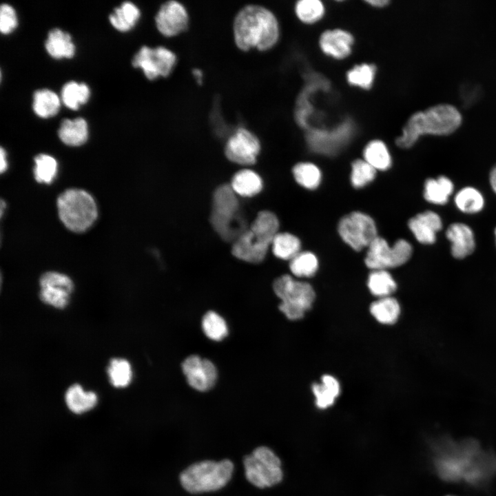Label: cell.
I'll return each instance as SVG.
<instances>
[{
    "mask_svg": "<svg viewBox=\"0 0 496 496\" xmlns=\"http://www.w3.org/2000/svg\"><path fill=\"white\" fill-rule=\"evenodd\" d=\"M435 461L440 477L446 480L477 482L496 470V459L483 453L474 441L443 445Z\"/></svg>",
    "mask_w": 496,
    "mask_h": 496,
    "instance_id": "1",
    "label": "cell"
},
{
    "mask_svg": "<svg viewBox=\"0 0 496 496\" xmlns=\"http://www.w3.org/2000/svg\"><path fill=\"white\" fill-rule=\"evenodd\" d=\"M234 37L238 48L247 51L271 48L279 38V25L275 15L268 9L249 5L241 9L234 21Z\"/></svg>",
    "mask_w": 496,
    "mask_h": 496,
    "instance_id": "2",
    "label": "cell"
},
{
    "mask_svg": "<svg viewBox=\"0 0 496 496\" xmlns=\"http://www.w3.org/2000/svg\"><path fill=\"white\" fill-rule=\"evenodd\" d=\"M462 122L460 112L453 105L437 104L413 114L395 140L401 148L411 147L423 135L446 136L456 131Z\"/></svg>",
    "mask_w": 496,
    "mask_h": 496,
    "instance_id": "3",
    "label": "cell"
},
{
    "mask_svg": "<svg viewBox=\"0 0 496 496\" xmlns=\"http://www.w3.org/2000/svg\"><path fill=\"white\" fill-rule=\"evenodd\" d=\"M278 219L273 213L269 211L259 212L249 228L236 240L232 246V254L247 262H262L278 233Z\"/></svg>",
    "mask_w": 496,
    "mask_h": 496,
    "instance_id": "4",
    "label": "cell"
},
{
    "mask_svg": "<svg viewBox=\"0 0 496 496\" xmlns=\"http://www.w3.org/2000/svg\"><path fill=\"white\" fill-rule=\"evenodd\" d=\"M234 470L233 462L203 460L192 464L180 474L182 487L192 494L216 491L230 481Z\"/></svg>",
    "mask_w": 496,
    "mask_h": 496,
    "instance_id": "5",
    "label": "cell"
},
{
    "mask_svg": "<svg viewBox=\"0 0 496 496\" xmlns=\"http://www.w3.org/2000/svg\"><path fill=\"white\" fill-rule=\"evenodd\" d=\"M56 207L62 223L76 233L87 230L98 216L95 200L81 189L70 188L63 191L57 198Z\"/></svg>",
    "mask_w": 496,
    "mask_h": 496,
    "instance_id": "6",
    "label": "cell"
},
{
    "mask_svg": "<svg viewBox=\"0 0 496 496\" xmlns=\"http://www.w3.org/2000/svg\"><path fill=\"white\" fill-rule=\"evenodd\" d=\"M245 475L247 481L258 488L272 487L283 479L282 463L270 448L261 446L243 459Z\"/></svg>",
    "mask_w": 496,
    "mask_h": 496,
    "instance_id": "7",
    "label": "cell"
},
{
    "mask_svg": "<svg viewBox=\"0 0 496 496\" xmlns=\"http://www.w3.org/2000/svg\"><path fill=\"white\" fill-rule=\"evenodd\" d=\"M231 185H222L213 195L210 222L214 230L225 240H231L237 236V231L242 229L237 223L238 200Z\"/></svg>",
    "mask_w": 496,
    "mask_h": 496,
    "instance_id": "8",
    "label": "cell"
},
{
    "mask_svg": "<svg viewBox=\"0 0 496 496\" xmlns=\"http://www.w3.org/2000/svg\"><path fill=\"white\" fill-rule=\"evenodd\" d=\"M364 258L366 265L372 270L397 267L411 258L413 249L409 242L397 240L392 247L383 238L377 236L367 247Z\"/></svg>",
    "mask_w": 496,
    "mask_h": 496,
    "instance_id": "9",
    "label": "cell"
},
{
    "mask_svg": "<svg viewBox=\"0 0 496 496\" xmlns=\"http://www.w3.org/2000/svg\"><path fill=\"white\" fill-rule=\"evenodd\" d=\"M338 231L343 241L355 251L368 247L378 236L373 219L360 211L343 216L338 223Z\"/></svg>",
    "mask_w": 496,
    "mask_h": 496,
    "instance_id": "10",
    "label": "cell"
},
{
    "mask_svg": "<svg viewBox=\"0 0 496 496\" xmlns=\"http://www.w3.org/2000/svg\"><path fill=\"white\" fill-rule=\"evenodd\" d=\"M176 61L175 54L169 49L158 46L141 47L132 60L134 68H141L149 80L166 77L172 71Z\"/></svg>",
    "mask_w": 496,
    "mask_h": 496,
    "instance_id": "11",
    "label": "cell"
},
{
    "mask_svg": "<svg viewBox=\"0 0 496 496\" xmlns=\"http://www.w3.org/2000/svg\"><path fill=\"white\" fill-rule=\"evenodd\" d=\"M273 289L281 302L296 307L305 312L311 309L315 300V291L310 284L297 280L289 275L276 279Z\"/></svg>",
    "mask_w": 496,
    "mask_h": 496,
    "instance_id": "12",
    "label": "cell"
},
{
    "mask_svg": "<svg viewBox=\"0 0 496 496\" xmlns=\"http://www.w3.org/2000/svg\"><path fill=\"white\" fill-rule=\"evenodd\" d=\"M41 287L40 300L49 305L58 309L67 306L72 293L74 285L67 275L56 272L47 271L39 278Z\"/></svg>",
    "mask_w": 496,
    "mask_h": 496,
    "instance_id": "13",
    "label": "cell"
},
{
    "mask_svg": "<svg viewBox=\"0 0 496 496\" xmlns=\"http://www.w3.org/2000/svg\"><path fill=\"white\" fill-rule=\"evenodd\" d=\"M260 149L258 138L248 130L240 127L228 139L225 150L229 161L249 165L256 161Z\"/></svg>",
    "mask_w": 496,
    "mask_h": 496,
    "instance_id": "14",
    "label": "cell"
},
{
    "mask_svg": "<svg viewBox=\"0 0 496 496\" xmlns=\"http://www.w3.org/2000/svg\"><path fill=\"white\" fill-rule=\"evenodd\" d=\"M182 369L190 386L199 391L213 387L217 380V370L212 362L196 355L187 357Z\"/></svg>",
    "mask_w": 496,
    "mask_h": 496,
    "instance_id": "15",
    "label": "cell"
},
{
    "mask_svg": "<svg viewBox=\"0 0 496 496\" xmlns=\"http://www.w3.org/2000/svg\"><path fill=\"white\" fill-rule=\"evenodd\" d=\"M155 21L157 29L163 35L173 37L187 28L188 14L180 3L168 1L159 8Z\"/></svg>",
    "mask_w": 496,
    "mask_h": 496,
    "instance_id": "16",
    "label": "cell"
},
{
    "mask_svg": "<svg viewBox=\"0 0 496 496\" xmlns=\"http://www.w3.org/2000/svg\"><path fill=\"white\" fill-rule=\"evenodd\" d=\"M351 127L344 124L331 130H313L307 136L310 148L318 153L331 155L337 152L350 137Z\"/></svg>",
    "mask_w": 496,
    "mask_h": 496,
    "instance_id": "17",
    "label": "cell"
},
{
    "mask_svg": "<svg viewBox=\"0 0 496 496\" xmlns=\"http://www.w3.org/2000/svg\"><path fill=\"white\" fill-rule=\"evenodd\" d=\"M319 44L325 54L335 59H343L351 52L353 37L342 29L328 30L320 35Z\"/></svg>",
    "mask_w": 496,
    "mask_h": 496,
    "instance_id": "18",
    "label": "cell"
},
{
    "mask_svg": "<svg viewBox=\"0 0 496 496\" xmlns=\"http://www.w3.org/2000/svg\"><path fill=\"white\" fill-rule=\"evenodd\" d=\"M409 227L417 240L422 244H432L436 240V234L442 227L437 214L426 211L411 218Z\"/></svg>",
    "mask_w": 496,
    "mask_h": 496,
    "instance_id": "19",
    "label": "cell"
},
{
    "mask_svg": "<svg viewBox=\"0 0 496 496\" xmlns=\"http://www.w3.org/2000/svg\"><path fill=\"white\" fill-rule=\"evenodd\" d=\"M446 236L451 244V254L456 258H463L471 254L475 245L472 229L468 225L456 223L451 225Z\"/></svg>",
    "mask_w": 496,
    "mask_h": 496,
    "instance_id": "20",
    "label": "cell"
},
{
    "mask_svg": "<svg viewBox=\"0 0 496 496\" xmlns=\"http://www.w3.org/2000/svg\"><path fill=\"white\" fill-rule=\"evenodd\" d=\"M45 48L48 54L55 59H71L76 52L71 35L59 28H53L48 32Z\"/></svg>",
    "mask_w": 496,
    "mask_h": 496,
    "instance_id": "21",
    "label": "cell"
},
{
    "mask_svg": "<svg viewBox=\"0 0 496 496\" xmlns=\"http://www.w3.org/2000/svg\"><path fill=\"white\" fill-rule=\"evenodd\" d=\"M89 130L87 121L81 117L62 120L58 130L60 140L66 145L78 147L88 139Z\"/></svg>",
    "mask_w": 496,
    "mask_h": 496,
    "instance_id": "22",
    "label": "cell"
},
{
    "mask_svg": "<svg viewBox=\"0 0 496 496\" xmlns=\"http://www.w3.org/2000/svg\"><path fill=\"white\" fill-rule=\"evenodd\" d=\"M65 400L71 412L82 414L94 409L98 398L94 392L85 391L81 385L74 384L66 391Z\"/></svg>",
    "mask_w": 496,
    "mask_h": 496,
    "instance_id": "23",
    "label": "cell"
},
{
    "mask_svg": "<svg viewBox=\"0 0 496 496\" xmlns=\"http://www.w3.org/2000/svg\"><path fill=\"white\" fill-rule=\"evenodd\" d=\"M312 391L316 397L317 407L325 409L331 406L339 395L340 384L333 376L324 375L321 378V383L313 384Z\"/></svg>",
    "mask_w": 496,
    "mask_h": 496,
    "instance_id": "24",
    "label": "cell"
},
{
    "mask_svg": "<svg viewBox=\"0 0 496 496\" xmlns=\"http://www.w3.org/2000/svg\"><path fill=\"white\" fill-rule=\"evenodd\" d=\"M140 17L141 12L138 7L130 1H125L114 8L109 16V20L116 30L126 32L136 25Z\"/></svg>",
    "mask_w": 496,
    "mask_h": 496,
    "instance_id": "25",
    "label": "cell"
},
{
    "mask_svg": "<svg viewBox=\"0 0 496 496\" xmlns=\"http://www.w3.org/2000/svg\"><path fill=\"white\" fill-rule=\"evenodd\" d=\"M61 101L59 96L49 89L38 90L33 94L32 109L37 116L48 118L57 114Z\"/></svg>",
    "mask_w": 496,
    "mask_h": 496,
    "instance_id": "26",
    "label": "cell"
},
{
    "mask_svg": "<svg viewBox=\"0 0 496 496\" xmlns=\"http://www.w3.org/2000/svg\"><path fill=\"white\" fill-rule=\"evenodd\" d=\"M230 185L236 194L251 197L261 191L262 180L255 172L250 169H242L235 174Z\"/></svg>",
    "mask_w": 496,
    "mask_h": 496,
    "instance_id": "27",
    "label": "cell"
},
{
    "mask_svg": "<svg viewBox=\"0 0 496 496\" xmlns=\"http://www.w3.org/2000/svg\"><path fill=\"white\" fill-rule=\"evenodd\" d=\"M453 189V182L446 176L428 178L424 183V197L429 203L444 205L448 202Z\"/></svg>",
    "mask_w": 496,
    "mask_h": 496,
    "instance_id": "28",
    "label": "cell"
},
{
    "mask_svg": "<svg viewBox=\"0 0 496 496\" xmlns=\"http://www.w3.org/2000/svg\"><path fill=\"white\" fill-rule=\"evenodd\" d=\"M90 96L89 86L85 83L67 82L61 89V100L68 108L77 110L85 104Z\"/></svg>",
    "mask_w": 496,
    "mask_h": 496,
    "instance_id": "29",
    "label": "cell"
},
{
    "mask_svg": "<svg viewBox=\"0 0 496 496\" xmlns=\"http://www.w3.org/2000/svg\"><path fill=\"white\" fill-rule=\"evenodd\" d=\"M370 312L374 318L384 324H393L400 315V306L393 297L380 298L372 302Z\"/></svg>",
    "mask_w": 496,
    "mask_h": 496,
    "instance_id": "30",
    "label": "cell"
},
{
    "mask_svg": "<svg viewBox=\"0 0 496 496\" xmlns=\"http://www.w3.org/2000/svg\"><path fill=\"white\" fill-rule=\"evenodd\" d=\"M364 160L376 170H386L391 165V157L386 145L382 141H370L363 151Z\"/></svg>",
    "mask_w": 496,
    "mask_h": 496,
    "instance_id": "31",
    "label": "cell"
},
{
    "mask_svg": "<svg viewBox=\"0 0 496 496\" xmlns=\"http://www.w3.org/2000/svg\"><path fill=\"white\" fill-rule=\"evenodd\" d=\"M367 286L371 293L380 298L390 296L397 289L392 276L383 269L373 270L369 276Z\"/></svg>",
    "mask_w": 496,
    "mask_h": 496,
    "instance_id": "32",
    "label": "cell"
},
{
    "mask_svg": "<svg viewBox=\"0 0 496 496\" xmlns=\"http://www.w3.org/2000/svg\"><path fill=\"white\" fill-rule=\"evenodd\" d=\"M271 247L277 258L291 260L300 251L301 243L298 238L291 234L278 233Z\"/></svg>",
    "mask_w": 496,
    "mask_h": 496,
    "instance_id": "33",
    "label": "cell"
},
{
    "mask_svg": "<svg viewBox=\"0 0 496 496\" xmlns=\"http://www.w3.org/2000/svg\"><path fill=\"white\" fill-rule=\"evenodd\" d=\"M454 200L457 207L466 214L477 213L484 205L482 194L472 187H466L460 189L456 194Z\"/></svg>",
    "mask_w": 496,
    "mask_h": 496,
    "instance_id": "34",
    "label": "cell"
},
{
    "mask_svg": "<svg viewBox=\"0 0 496 496\" xmlns=\"http://www.w3.org/2000/svg\"><path fill=\"white\" fill-rule=\"evenodd\" d=\"M34 161L33 172L35 180L39 183H52L58 172L56 160L50 155L39 154L34 157Z\"/></svg>",
    "mask_w": 496,
    "mask_h": 496,
    "instance_id": "35",
    "label": "cell"
},
{
    "mask_svg": "<svg viewBox=\"0 0 496 496\" xmlns=\"http://www.w3.org/2000/svg\"><path fill=\"white\" fill-rule=\"evenodd\" d=\"M293 174L296 182L308 189L317 188L321 182V172L311 163L302 162L296 164L293 168Z\"/></svg>",
    "mask_w": 496,
    "mask_h": 496,
    "instance_id": "36",
    "label": "cell"
},
{
    "mask_svg": "<svg viewBox=\"0 0 496 496\" xmlns=\"http://www.w3.org/2000/svg\"><path fill=\"white\" fill-rule=\"evenodd\" d=\"M289 268L291 273L297 277H311L318 270V260L311 252L300 251L290 260Z\"/></svg>",
    "mask_w": 496,
    "mask_h": 496,
    "instance_id": "37",
    "label": "cell"
},
{
    "mask_svg": "<svg viewBox=\"0 0 496 496\" xmlns=\"http://www.w3.org/2000/svg\"><path fill=\"white\" fill-rule=\"evenodd\" d=\"M107 371L110 382L114 387H125L132 380V368L129 362L125 359L112 358Z\"/></svg>",
    "mask_w": 496,
    "mask_h": 496,
    "instance_id": "38",
    "label": "cell"
},
{
    "mask_svg": "<svg viewBox=\"0 0 496 496\" xmlns=\"http://www.w3.org/2000/svg\"><path fill=\"white\" fill-rule=\"evenodd\" d=\"M202 327L205 335L214 341H220L228 333L225 319L215 311H208L202 320Z\"/></svg>",
    "mask_w": 496,
    "mask_h": 496,
    "instance_id": "39",
    "label": "cell"
},
{
    "mask_svg": "<svg viewBox=\"0 0 496 496\" xmlns=\"http://www.w3.org/2000/svg\"><path fill=\"white\" fill-rule=\"evenodd\" d=\"M375 75V67L372 64L362 63L355 65L347 74L349 84L362 89L371 87Z\"/></svg>",
    "mask_w": 496,
    "mask_h": 496,
    "instance_id": "40",
    "label": "cell"
},
{
    "mask_svg": "<svg viewBox=\"0 0 496 496\" xmlns=\"http://www.w3.org/2000/svg\"><path fill=\"white\" fill-rule=\"evenodd\" d=\"M298 18L303 23H313L324 14V6L319 0H300L295 6Z\"/></svg>",
    "mask_w": 496,
    "mask_h": 496,
    "instance_id": "41",
    "label": "cell"
},
{
    "mask_svg": "<svg viewBox=\"0 0 496 496\" xmlns=\"http://www.w3.org/2000/svg\"><path fill=\"white\" fill-rule=\"evenodd\" d=\"M376 169L364 159H357L351 165V183L355 188H361L373 181Z\"/></svg>",
    "mask_w": 496,
    "mask_h": 496,
    "instance_id": "42",
    "label": "cell"
},
{
    "mask_svg": "<svg viewBox=\"0 0 496 496\" xmlns=\"http://www.w3.org/2000/svg\"><path fill=\"white\" fill-rule=\"evenodd\" d=\"M18 19L14 8L7 3L0 8V30L3 34L12 32L17 27Z\"/></svg>",
    "mask_w": 496,
    "mask_h": 496,
    "instance_id": "43",
    "label": "cell"
},
{
    "mask_svg": "<svg viewBox=\"0 0 496 496\" xmlns=\"http://www.w3.org/2000/svg\"><path fill=\"white\" fill-rule=\"evenodd\" d=\"M0 159H1V164H0V171L1 173H3L6 172L8 169V161L6 158V152L3 148L1 147L0 149Z\"/></svg>",
    "mask_w": 496,
    "mask_h": 496,
    "instance_id": "44",
    "label": "cell"
},
{
    "mask_svg": "<svg viewBox=\"0 0 496 496\" xmlns=\"http://www.w3.org/2000/svg\"><path fill=\"white\" fill-rule=\"evenodd\" d=\"M370 6L375 8H382L389 3L387 0H370L366 1Z\"/></svg>",
    "mask_w": 496,
    "mask_h": 496,
    "instance_id": "45",
    "label": "cell"
},
{
    "mask_svg": "<svg viewBox=\"0 0 496 496\" xmlns=\"http://www.w3.org/2000/svg\"><path fill=\"white\" fill-rule=\"evenodd\" d=\"M490 183L493 191L496 193V165L492 169L490 174Z\"/></svg>",
    "mask_w": 496,
    "mask_h": 496,
    "instance_id": "46",
    "label": "cell"
},
{
    "mask_svg": "<svg viewBox=\"0 0 496 496\" xmlns=\"http://www.w3.org/2000/svg\"><path fill=\"white\" fill-rule=\"evenodd\" d=\"M193 75L195 77L197 83L201 84L203 81V73L199 69H194L192 71Z\"/></svg>",
    "mask_w": 496,
    "mask_h": 496,
    "instance_id": "47",
    "label": "cell"
},
{
    "mask_svg": "<svg viewBox=\"0 0 496 496\" xmlns=\"http://www.w3.org/2000/svg\"><path fill=\"white\" fill-rule=\"evenodd\" d=\"M6 207V204L5 201L3 199H1V216H3V210L5 209Z\"/></svg>",
    "mask_w": 496,
    "mask_h": 496,
    "instance_id": "48",
    "label": "cell"
},
{
    "mask_svg": "<svg viewBox=\"0 0 496 496\" xmlns=\"http://www.w3.org/2000/svg\"><path fill=\"white\" fill-rule=\"evenodd\" d=\"M495 236H496V228H495Z\"/></svg>",
    "mask_w": 496,
    "mask_h": 496,
    "instance_id": "49",
    "label": "cell"
},
{
    "mask_svg": "<svg viewBox=\"0 0 496 496\" xmlns=\"http://www.w3.org/2000/svg\"><path fill=\"white\" fill-rule=\"evenodd\" d=\"M446 496H453V495H446Z\"/></svg>",
    "mask_w": 496,
    "mask_h": 496,
    "instance_id": "50",
    "label": "cell"
}]
</instances>
